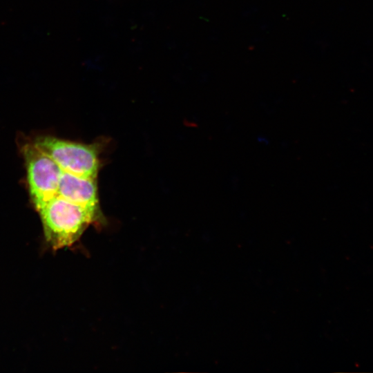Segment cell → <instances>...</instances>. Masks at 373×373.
I'll use <instances>...</instances> for the list:
<instances>
[{
    "mask_svg": "<svg viewBox=\"0 0 373 373\" xmlns=\"http://www.w3.org/2000/svg\"><path fill=\"white\" fill-rule=\"evenodd\" d=\"M47 243L54 250L74 244L91 223L95 222L83 207L57 195L37 209Z\"/></svg>",
    "mask_w": 373,
    "mask_h": 373,
    "instance_id": "6da1fadb",
    "label": "cell"
},
{
    "mask_svg": "<svg viewBox=\"0 0 373 373\" xmlns=\"http://www.w3.org/2000/svg\"><path fill=\"white\" fill-rule=\"evenodd\" d=\"M57 195L86 209L95 222H100L96 179L79 177L62 171Z\"/></svg>",
    "mask_w": 373,
    "mask_h": 373,
    "instance_id": "277c9868",
    "label": "cell"
},
{
    "mask_svg": "<svg viewBox=\"0 0 373 373\" xmlns=\"http://www.w3.org/2000/svg\"><path fill=\"white\" fill-rule=\"evenodd\" d=\"M30 195L39 209L57 195L62 170L59 165L33 142L23 146Z\"/></svg>",
    "mask_w": 373,
    "mask_h": 373,
    "instance_id": "3957f363",
    "label": "cell"
},
{
    "mask_svg": "<svg viewBox=\"0 0 373 373\" xmlns=\"http://www.w3.org/2000/svg\"><path fill=\"white\" fill-rule=\"evenodd\" d=\"M32 142L49 155L63 171L96 179L99 159L95 144L69 142L52 136H39Z\"/></svg>",
    "mask_w": 373,
    "mask_h": 373,
    "instance_id": "7a4b0ae2",
    "label": "cell"
}]
</instances>
